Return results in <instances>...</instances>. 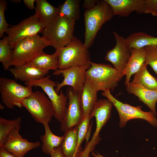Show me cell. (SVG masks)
Returning <instances> with one entry per match:
<instances>
[{
	"instance_id": "cell-21",
	"label": "cell",
	"mask_w": 157,
	"mask_h": 157,
	"mask_svg": "<svg viewBox=\"0 0 157 157\" xmlns=\"http://www.w3.org/2000/svg\"><path fill=\"white\" fill-rule=\"evenodd\" d=\"M35 13L45 28L51 24L59 14L58 8L56 7L46 0H36Z\"/></svg>"
},
{
	"instance_id": "cell-11",
	"label": "cell",
	"mask_w": 157,
	"mask_h": 157,
	"mask_svg": "<svg viewBox=\"0 0 157 157\" xmlns=\"http://www.w3.org/2000/svg\"><path fill=\"white\" fill-rule=\"evenodd\" d=\"M90 64L70 67L67 69H57L53 74L55 75H62L63 80L56 83L55 88L56 92L59 94L61 89L64 87L69 86L75 91L80 93L85 81V72L90 68Z\"/></svg>"
},
{
	"instance_id": "cell-12",
	"label": "cell",
	"mask_w": 157,
	"mask_h": 157,
	"mask_svg": "<svg viewBox=\"0 0 157 157\" xmlns=\"http://www.w3.org/2000/svg\"><path fill=\"white\" fill-rule=\"evenodd\" d=\"M80 93L75 91L72 88L67 90V108L65 117L60 123V130L65 132L78 126L83 119L80 100Z\"/></svg>"
},
{
	"instance_id": "cell-2",
	"label": "cell",
	"mask_w": 157,
	"mask_h": 157,
	"mask_svg": "<svg viewBox=\"0 0 157 157\" xmlns=\"http://www.w3.org/2000/svg\"><path fill=\"white\" fill-rule=\"evenodd\" d=\"M85 78L98 92L113 90L124 76L110 65L90 62Z\"/></svg>"
},
{
	"instance_id": "cell-17",
	"label": "cell",
	"mask_w": 157,
	"mask_h": 157,
	"mask_svg": "<svg viewBox=\"0 0 157 157\" xmlns=\"http://www.w3.org/2000/svg\"><path fill=\"white\" fill-rule=\"evenodd\" d=\"M9 70L15 79L25 83L40 79L46 76L49 72L29 63L14 66L10 68Z\"/></svg>"
},
{
	"instance_id": "cell-23",
	"label": "cell",
	"mask_w": 157,
	"mask_h": 157,
	"mask_svg": "<svg viewBox=\"0 0 157 157\" xmlns=\"http://www.w3.org/2000/svg\"><path fill=\"white\" fill-rule=\"evenodd\" d=\"M43 125L44 133L40 137L41 150L44 154L50 155L54 149L60 147L63 136H58L54 134L51 130L49 123H45Z\"/></svg>"
},
{
	"instance_id": "cell-10",
	"label": "cell",
	"mask_w": 157,
	"mask_h": 157,
	"mask_svg": "<svg viewBox=\"0 0 157 157\" xmlns=\"http://www.w3.org/2000/svg\"><path fill=\"white\" fill-rule=\"evenodd\" d=\"M45 28L35 13L18 24L9 27L6 33L11 49L19 42L42 33Z\"/></svg>"
},
{
	"instance_id": "cell-5",
	"label": "cell",
	"mask_w": 157,
	"mask_h": 157,
	"mask_svg": "<svg viewBox=\"0 0 157 157\" xmlns=\"http://www.w3.org/2000/svg\"><path fill=\"white\" fill-rule=\"evenodd\" d=\"M49 46L48 41L38 35L19 42L12 49L11 66H19L29 63Z\"/></svg>"
},
{
	"instance_id": "cell-16",
	"label": "cell",
	"mask_w": 157,
	"mask_h": 157,
	"mask_svg": "<svg viewBox=\"0 0 157 157\" xmlns=\"http://www.w3.org/2000/svg\"><path fill=\"white\" fill-rule=\"evenodd\" d=\"M109 4L114 15L128 17L133 12L144 14V0H105Z\"/></svg>"
},
{
	"instance_id": "cell-1",
	"label": "cell",
	"mask_w": 157,
	"mask_h": 157,
	"mask_svg": "<svg viewBox=\"0 0 157 157\" xmlns=\"http://www.w3.org/2000/svg\"><path fill=\"white\" fill-rule=\"evenodd\" d=\"M114 16L112 10L105 0L99 1L95 6L84 13L85 46L88 49L92 45L99 31Z\"/></svg>"
},
{
	"instance_id": "cell-3",
	"label": "cell",
	"mask_w": 157,
	"mask_h": 157,
	"mask_svg": "<svg viewBox=\"0 0 157 157\" xmlns=\"http://www.w3.org/2000/svg\"><path fill=\"white\" fill-rule=\"evenodd\" d=\"M88 49L74 36L67 45L55 49L58 56V69H64L89 63L91 61Z\"/></svg>"
},
{
	"instance_id": "cell-41",
	"label": "cell",
	"mask_w": 157,
	"mask_h": 157,
	"mask_svg": "<svg viewBox=\"0 0 157 157\" xmlns=\"http://www.w3.org/2000/svg\"><path fill=\"white\" fill-rule=\"evenodd\" d=\"M5 106L1 104H0V109H3L4 108Z\"/></svg>"
},
{
	"instance_id": "cell-26",
	"label": "cell",
	"mask_w": 157,
	"mask_h": 157,
	"mask_svg": "<svg viewBox=\"0 0 157 157\" xmlns=\"http://www.w3.org/2000/svg\"><path fill=\"white\" fill-rule=\"evenodd\" d=\"M145 63L134 75L131 82L139 84L149 90H157V79L148 71Z\"/></svg>"
},
{
	"instance_id": "cell-36",
	"label": "cell",
	"mask_w": 157,
	"mask_h": 157,
	"mask_svg": "<svg viewBox=\"0 0 157 157\" xmlns=\"http://www.w3.org/2000/svg\"><path fill=\"white\" fill-rule=\"evenodd\" d=\"M0 157H19L7 151L4 148L0 147Z\"/></svg>"
},
{
	"instance_id": "cell-8",
	"label": "cell",
	"mask_w": 157,
	"mask_h": 157,
	"mask_svg": "<svg viewBox=\"0 0 157 157\" xmlns=\"http://www.w3.org/2000/svg\"><path fill=\"white\" fill-rule=\"evenodd\" d=\"M101 94L111 101L117 110L119 117L120 127L124 126L129 120L136 119L145 120L153 126L157 127V119L151 111L145 112L142 110L141 106H134L122 103L115 98L109 90L103 92Z\"/></svg>"
},
{
	"instance_id": "cell-6",
	"label": "cell",
	"mask_w": 157,
	"mask_h": 157,
	"mask_svg": "<svg viewBox=\"0 0 157 157\" xmlns=\"http://www.w3.org/2000/svg\"><path fill=\"white\" fill-rule=\"evenodd\" d=\"M36 122L43 124L49 123L54 117V111L50 101L43 92H33L20 102Z\"/></svg>"
},
{
	"instance_id": "cell-28",
	"label": "cell",
	"mask_w": 157,
	"mask_h": 157,
	"mask_svg": "<svg viewBox=\"0 0 157 157\" xmlns=\"http://www.w3.org/2000/svg\"><path fill=\"white\" fill-rule=\"evenodd\" d=\"M22 118L18 117L13 119L0 117V147L3 144L7 136L13 129H20Z\"/></svg>"
},
{
	"instance_id": "cell-39",
	"label": "cell",
	"mask_w": 157,
	"mask_h": 157,
	"mask_svg": "<svg viewBox=\"0 0 157 157\" xmlns=\"http://www.w3.org/2000/svg\"><path fill=\"white\" fill-rule=\"evenodd\" d=\"M91 155L93 157H105L97 151H96V152H94L93 151L91 152ZM122 157H125L122 156Z\"/></svg>"
},
{
	"instance_id": "cell-34",
	"label": "cell",
	"mask_w": 157,
	"mask_h": 157,
	"mask_svg": "<svg viewBox=\"0 0 157 157\" xmlns=\"http://www.w3.org/2000/svg\"><path fill=\"white\" fill-rule=\"evenodd\" d=\"M99 1L97 0H85L84 1L83 6L85 10H89L94 7Z\"/></svg>"
},
{
	"instance_id": "cell-27",
	"label": "cell",
	"mask_w": 157,
	"mask_h": 157,
	"mask_svg": "<svg viewBox=\"0 0 157 157\" xmlns=\"http://www.w3.org/2000/svg\"><path fill=\"white\" fill-rule=\"evenodd\" d=\"M79 0H66L58 7L59 15L76 21L80 16Z\"/></svg>"
},
{
	"instance_id": "cell-32",
	"label": "cell",
	"mask_w": 157,
	"mask_h": 157,
	"mask_svg": "<svg viewBox=\"0 0 157 157\" xmlns=\"http://www.w3.org/2000/svg\"><path fill=\"white\" fill-rule=\"evenodd\" d=\"M7 1L5 0H0V38L3 37L6 33L9 25L7 23L5 16V12L7 7Z\"/></svg>"
},
{
	"instance_id": "cell-38",
	"label": "cell",
	"mask_w": 157,
	"mask_h": 157,
	"mask_svg": "<svg viewBox=\"0 0 157 157\" xmlns=\"http://www.w3.org/2000/svg\"><path fill=\"white\" fill-rule=\"evenodd\" d=\"M35 0H23V2L25 6L29 9L32 10L35 9L34 3Z\"/></svg>"
},
{
	"instance_id": "cell-35",
	"label": "cell",
	"mask_w": 157,
	"mask_h": 157,
	"mask_svg": "<svg viewBox=\"0 0 157 157\" xmlns=\"http://www.w3.org/2000/svg\"><path fill=\"white\" fill-rule=\"evenodd\" d=\"M94 149L92 148L86 146L85 149L80 151L77 155L76 157H91L90 154L93 151Z\"/></svg>"
},
{
	"instance_id": "cell-13",
	"label": "cell",
	"mask_w": 157,
	"mask_h": 157,
	"mask_svg": "<svg viewBox=\"0 0 157 157\" xmlns=\"http://www.w3.org/2000/svg\"><path fill=\"white\" fill-rule=\"evenodd\" d=\"M116 44L112 49L108 51L105 57L106 60L110 62L113 67L123 74L130 58L132 48L126 38L113 32Z\"/></svg>"
},
{
	"instance_id": "cell-30",
	"label": "cell",
	"mask_w": 157,
	"mask_h": 157,
	"mask_svg": "<svg viewBox=\"0 0 157 157\" xmlns=\"http://www.w3.org/2000/svg\"><path fill=\"white\" fill-rule=\"evenodd\" d=\"M91 117L90 115L84 117L82 121L78 126V143L77 149L80 151L82 150L81 144L87 138L90 128V121Z\"/></svg>"
},
{
	"instance_id": "cell-15",
	"label": "cell",
	"mask_w": 157,
	"mask_h": 157,
	"mask_svg": "<svg viewBox=\"0 0 157 157\" xmlns=\"http://www.w3.org/2000/svg\"><path fill=\"white\" fill-rule=\"evenodd\" d=\"M113 104L108 99L98 100L91 113L92 118L94 117L96 122L95 130L90 141L98 144L101 139L100 132L111 117Z\"/></svg>"
},
{
	"instance_id": "cell-18",
	"label": "cell",
	"mask_w": 157,
	"mask_h": 157,
	"mask_svg": "<svg viewBox=\"0 0 157 157\" xmlns=\"http://www.w3.org/2000/svg\"><path fill=\"white\" fill-rule=\"evenodd\" d=\"M126 88L128 92L137 97L156 115L157 90L148 89L139 84L134 83L131 82L126 86Z\"/></svg>"
},
{
	"instance_id": "cell-20",
	"label": "cell",
	"mask_w": 157,
	"mask_h": 157,
	"mask_svg": "<svg viewBox=\"0 0 157 157\" xmlns=\"http://www.w3.org/2000/svg\"><path fill=\"white\" fill-rule=\"evenodd\" d=\"M97 91L86 78L80 93V103L84 117L90 115L97 100Z\"/></svg>"
},
{
	"instance_id": "cell-9",
	"label": "cell",
	"mask_w": 157,
	"mask_h": 157,
	"mask_svg": "<svg viewBox=\"0 0 157 157\" xmlns=\"http://www.w3.org/2000/svg\"><path fill=\"white\" fill-rule=\"evenodd\" d=\"M32 87L20 84L14 79L0 78V94L3 104L7 108H22L20 102L32 92Z\"/></svg>"
},
{
	"instance_id": "cell-29",
	"label": "cell",
	"mask_w": 157,
	"mask_h": 157,
	"mask_svg": "<svg viewBox=\"0 0 157 157\" xmlns=\"http://www.w3.org/2000/svg\"><path fill=\"white\" fill-rule=\"evenodd\" d=\"M12 50L9 43L7 36H4L0 41V62L3 69L9 70L11 66Z\"/></svg>"
},
{
	"instance_id": "cell-25",
	"label": "cell",
	"mask_w": 157,
	"mask_h": 157,
	"mask_svg": "<svg viewBox=\"0 0 157 157\" xmlns=\"http://www.w3.org/2000/svg\"><path fill=\"white\" fill-rule=\"evenodd\" d=\"M132 48L140 49L151 45H157V37L143 32L133 33L126 38Z\"/></svg>"
},
{
	"instance_id": "cell-7",
	"label": "cell",
	"mask_w": 157,
	"mask_h": 157,
	"mask_svg": "<svg viewBox=\"0 0 157 157\" xmlns=\"http://www.w3.org/2000/svg\"><path fill=\"white\" fill-rule=\"evenodd\" d=\"M50 78V76L48 75L39 80L25 82V84L32 87L37 86L42 88L52 104L54 111V117L61 123L65 115L68 99L62 90H61L59 94L56 92L55 88L56 84Z\"/></svg>"
},
{
	"instance_id": "cell-14",
	"label": "cell",
	"mask_w": 157,
	"mask_h": 157,
	"mask_svg": "<svg viewBox=\"0 0 157 157\" xmlns=\"http://www.w3.org/2000/svg\"><path fill=\"white\" fill-rule=\"evenodd\" d=\"M20 129L12 130L7 136L3 145L0 147L19 157H24L29 151L40 146L39 141H29L19 133Z\"/></svg>"
},
{
	"instance_id": "cell-37",
	"label": "cell",
	"mask_w": 157,
	"mask_h": 157,
	"mask_svg": "<svg viewBox=\"0 0 157 157\" xmlns=\"http://www.w3.org/2000/svg\"><path fill=\"white\" fill-rule=\"evenodd\" d=\"M50 155L51 157H64L60 147L54 149Z\"/></svg>"
},
{
	"instance_id": "cell-22",
	"label": "cell",
	"mask_w": 157,
	"mask_h": 157,
	"mask_svg": "<svg viewBox=\"0 0 157 157\" xmlns=\"http://www.w3.org/2000/svg\"><path fill=\"white\" fill-rule=\"evenodd\" d=\"M78 132V126L64 132L59 147L64 157H76L81 151L77 149Z\"/></svg>"
},
{
	"instance_id": "cell-19",
	"label": "cell",
	"mask_w": 157,
	"mask_h": 157,
	"mask_svg": "<svg viewBox=\"0 0 157 157\" xmlns=\"http://www.w3.org/2000/svg\"><path fill=\"white\" fill-rule=\"evenodd\" d=\"M145 63V54L144 48H132L130 58L123 72L126 76L125 84L127 86L131 76L137 72Z\"/></svg>"
},
{
	"instance_id": "cell-33",
	"label": "cell",
	"mask_w": 157,
	"mask_h": 157,
	"mask_svg": "<svg viewBox=\"0 0 157 157\" xmlns=\"http://www.w3.org/2000/svg\"><path fill=\"white\" fill-rule=\"evenodd\" d=\"M144 14L157 17V0H144Z\"/></svg>"
},
{
	"instance_id": "cell-40",
	"label": "cell",
	"mask_w": 157,
	"mask_h": 157,
	"mask_svg": "<svg viewBox=\"0 0 157 157\" xmlns=\"http://www.w3.org/2000/svg\"><path fill=\"white\" fill-rule=\"evenodd\" d=\"M11 1H13V2H14L15 3H19L21 1V0H11Z\"/></svg>"
},
{
	"instance_id": "cell-24",
	"label": "cell",
	"mask_w": 157,
	"mask_h": 157,
	"mask_svg": "<svg viewBox=\"0 0 157 157\" xmlns=\"http://www.w3.org/2000/svg\"><path fill=\"white\" fill-rule=\"evenodd\" d=\"M29 63L43 70L49 71L50 70L55 71L58 69V53L55 51L53 54H49L43 51L37 55Z\"/></svg>"
},
{
	"instance_id": "cell-31",
	"label": "cell",
	"mask_w": 157,
	"mask_h": 157,
	"mask_svg": "<svg viewBox=\"0 0 157 157\" xmlns=\"http://www.w3.org/2000/svg\"><path fill=\"white\" fill-rule=\"evenodd\" d=\"M145 63L149 65L157 74V45H151L144 48Z\"/></svg>"
},
{
	"instance_id": "cell-4",
	"label": "cell",
	"mask_w": 157,
	"mask_h": 157,
	"mask_svg": "<svg viewBox=\"0 0 157 157\" xmlns=\"http://www.w3.org/2000/svg\"><path fill=\"white\" fill-rule=\"evenodd\" d=\"M75 22L59 14L55 21L45 28L42 36L55 49L64 47L69 43L74 37Z\"/></svg>"
}]
</instances>
